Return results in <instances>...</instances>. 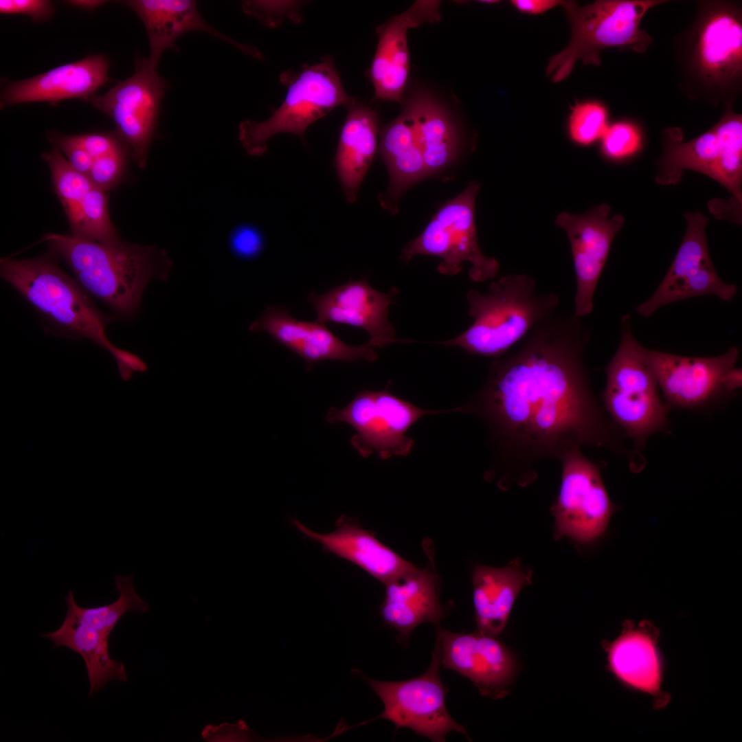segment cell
Masks as SVG:
<instances>
[{"instance_id": "484cf974", "label": "cell", "mask_w": 742, "mask_h": 742, "mask_svg": "<svg viewBox=\"0 0 742 742\" xmlns=\"http://www.w3.org/2000/svg\"><path fill=\"white\" fill-rule=\"evenodd\" d=\"M121 3L131 8L143 23L150 47L148 58L157 65L164 52L177 48L175 41L178 38L190 32L208 34L248 55L261 58L256 48L234 41L207 23L199 13L195 1L128 0Z\"/></svg>"}, {"instance_id": "ffe728a7", "label": "cell", "mask_w": 742, "mask_h": 742, "mask_svg": "<svg viewBox=\"0 0 742 742\" xmlns=\"http://www.w3.org/2000/svg\"><path fill=\"white\" fill-rule=\"evenodd\" d=\"M423 548L427 556L424 567L414 565L384 584L380 614L386 625L397 631L401 640L407 639L421 624L440 626L446 613L440 600V578L431 541L425 539Z\"/></svg>"}, {"instance_id": "836d02e7", "label": "cell", "mask_w": 742, "mask_h": 742, "mask_svg": "<svg viewBox=\"0 0 742 742\" xmlns=\"http://www.w3.org/2000/svg\"><path fill=\"white\" fill-rule=\"evenodd\" d=\"M42 158L49 166L55 191L70 223L74 219L83 199L93 185L87 175L78 172L70 164L57 147L54 146L51 151L43 153Z\"/></svg>"}, {"instance_id": "d6a6232c", "label": "cell", "mask_w": 742, "mask_h": 742, "mask_svg": "<svg viewBox=\"0 0 742 742\" xmlns=\"http://www.w3.org/2000/svg\"><path fill=\"white\" fill-rule=\"evenodd\" d=\"M69 225L71 234L84 239L102 244L121 240L109 217L107 195L94 186L83 199Z\"/></svg>"}, {"instance_id": "74e56055", "label": "cell", "mask_w": 742, "mask_h": 742, "mask_svg": "<svg viewBox=\"0 0 742 742\" xmlns=\"http://www.w3.org/2000/svg\"><path fill=\"white\" fill-rule=\"evenodd\" d=\"M300 4L293 1H248L243 3V9L246 14L256 17L262 23L275 26L284 16L296 21L299 19L297 5Z\"/></svg>"}, {"instance_id": "83f0119b", "label": "cell", "mask_w": 742, "mask_h": 742, "mask_svg": "<svg viewBox=\"0 0 742 742\" xmlns=\"http://www.w3.org/2000/svg\"><path fill=\"white\" fill-rule=\"evenodd\" d=\"M347 108L334 166L346 200L354 203L376 153L378 115L356 99Z\"/></svg>"}, {"instance_id": "8d00e7d4", "label": "cell", "mask_w": 742, "mask_h": 742, "mask_svg": "<svg viewBox=\"0 0 742 742\" xmlns=\"http://www.w3.org/2000/svg\"><path fill=\"white\" fill-rule=\"evenodd\" d=\"M126 148L94 159L88 175L94 186L106 192L120 181L126 168Z\"/></svg>"}, {"instance_id": "f35d334b", "label": "cell", "mask_w": 742, "mask_h": 742, "mask_svg": "<svg viewBox=\"0 0 742 742\" xmlns=\"http://www.w3.org/2000/svg\"><path fill=\"white\" fill-rule=\"evenodd\" d=\"M47 138L65 155L68 161L76 170L88 177L94 159L74 139L73 135L51 131L47 134Z\"/></svg>"}, {"instance_id": "9a60e30c", "label": "cell", "mask_w": 742, "mask_h": 742, "mask_svg": "<svg viewBox=\"0 0 742 742\" xmlns=\"http://www.w3.org/2000/svg\"><path fill=\"white\" fill-rule=\"evenodd\" d=\"M687 228L667 273L653 293L636 312L648 318L660 308L688 298L712 295L730 302L738 289L723 281L711 260L706 240L708 218L699 212L685 213Z\"/></svg>"}, {"instance_id": "5b68a950", "label": "cell", "mask_w": 742, "mask_h": 742, "mask_svg": "<svg viewBox=\"0 0 742 742\" xmlns=\"http://www.w3.org/2000/svg\"><path fill=\"white\" fill-rule=\"evenodd\" d=\"M620 329V344L605 368L601 399L610 419L641 453L650 436L667 429L670 409L642 357L630 315L621 318Z\"/></svg>"}, {"instance_id": "52a82bcc", "label": "cell", "mask_w": 742, "mask_h": 742, "mask_svg": "<svg viewBox=\"0 0 742 742\" xmlns=\"http://www.w3.org/2000/svg\"><path fill=\"white\" fill-rule=\"evenodd\" d=\"M284 100L263 122L246 120L238 127V139L247 153L260 156L267 150V142L280 133L304 138L307 128L339 106H348L355 98L344 90L333 58L328 55L314 65H304L290 76Z\"/></svg>"}, {"instance_id": "ee69618b", "label": "cell", "mask_w": 742, "mask_h": 742, "mask_svg": "<svg viewBox=\"0 0 742 742\" xmlns=\"http://www.w3.org/2000/svg\"><path fill=\"white\" fill-rule=\"evenodd\" d=\"M65 2L70 5L79 9L92 10L105 3L106 1L101 0H71Z\"/></svg>"}, {"instance_id": "8992f818", "label": "cell", "mask_w": 742, "mask_h": 742, "mask_svg": "<svg viewBox=\"0 0 742 742\" xmlns=\"http://www.w3.org/2000/svg\"><path fill=\"white\" fill-rule=\"evenodd\" d=\"M663 0H599L583 6L563 1L572 27L567 45L552 56L546 74L554 82L567 78L575 63L598 65L599 53L609 47L644 52L651 36L640 27L644 14Z\"/></svg>"}, {"instance_id": "2e32d148", "label": "cell", "mask_w": 742, "mask_h": 742, "mask_svg": "<svg viewBox=\"0 0 742 742\" xmlns=\"http://www.w3.org/2000/svg\"><path fill=\"white\" fill-rule=\"evenodd\" d=\"M609 212L605 203L578 215L562 212L556 219L570 243L576 280L573 313L580 318L593 311L598 280L613 240L625 223L622 215L609 217Z\"/></svg>"}, {"instance_id": "ba28073f", "label": "cell", "mask_w": 742, "mask_h": 742, "mask_svg": "<svg viewBox=\"0 0 742 742\" xmlns=\"http://www.w3.org/2000/svg\"><path fill=\"white\" fill-rule=\"evenodd\" d=\"M479 188L478 183L471 181L464 190L442 205L423 232L403 248L401 258L405 262L417 255L440 258L438 271L449 276L460 273L462 264L469 262L471 280L484 282L495 278L499 263L482 254L476 236L475 204Z\"/></svg>"}, {"instance_id": "e0dca14e", "label": "cell", "mask_w": 742, "mask_h": 742, "mask_svg": "<svg viewBox=\"0 0 742 742\" xmlns=\"http://www.w3.org/2000/svg\"><path fill=\"white\" fill-rule=\"evenodd\" d=\"M691 63L705 86L728 89L742 74V21L738 8L712 3L703 14L695 34Z\"/></svg>"}, {"instance_id": "9c48e42d", "label": "cell", "mask_w": 742, "mask_h": 742, "mask_svg": "<svg viewBox=\"0 0 742 742\" xmlns=\"http://www.w3.org/2000/svg\"><path fill=\"white\" fill-rule=\"evenodd\" d=\"M389 384L382 390H362L344 407H330L326 414L330 423H346L356 434L351 444L362 457L376 453L381 459L406 456L414 440L406 435L420 418L428 414L452 412L427 410L392 394Z\"/></svg>"}, {"instance_id": "4fadbf2b", "label": "cell", "mask_w": 742, "mask_h": 742, "mask_svg": "<svg viewBox=\"0 0 742 742\" xmlns=\"http://www.w3.org/2000/svg\"><path fill=\"white\" fill-rule=\"evenodd\" d=\"M158 65L137 58L134 74L101 95L87 100L114 122L117 135L126 145L137 166L144 168L154 137L167 81L157 71Z\"/></svg>"}, {"instance_id": "7c38bea8", "label": "cell", "mask_w": 742, "mask_h": 742, "mask_svg": "<svg viewBox=\"0 0 742 742\" xmlns=\"http://www.w3.org/2000/svg\"><path fill=\"white\" fill-rule=\"evenodd\" d=\"M641 352L670 409L706 408L733 394L728 377L739 357L735 346L715 357L681 356L642 346Z\"/></svg>"}, {"instance_id": "5bb4252c", "label": "cell", "mask_w": 742, "mask_h": 742, "mask_svg": "<svg viewBox=\"0 0 742 742\" xmlns=\"http://www.w3.org/2000/svg\"><path fill=\"white\" fill-rule=\"evenodd\" d=\"M559 460L561 483L552 508L557 532L579 542H591L604 532L615 510L600 466L578 447L565 452Z\"/></svg>"}, {"instance_id": "7402d4cb", "label": "cell", "mask_w": 742, "mask_h": 742, "mask_svg": "<svg viewBox=\"0 0 742 742\" xmlns=\"http://www.w3.org/2000/svg\"><path fill=\"white\" fill-rule=\"evenodd\" d=\"M440 4V1H416L407 10L376 28L378 45L368 71L375 98L402 102L409 65L407 30L425 23L439 21Z\"/></svg>"}, {"instance_id": "d6986e66", "label": "cell", "mask_w": 742, "mask_h": 742, "mask_svg": "<svg viewBox=\"0 0 742 742\" xmlns=\"http://www.w3.org/2000/svg\"><path fill=\"white\" fill-rule=\"evenodd\" d=\"M398 290L387 293L372 288L366 279L349 281L324 294L311 293L307 297L317 313L316 321L361 328L370 335L366 343L382 348L396 341V330L388 321V309Z\"/></svg>"}, {"instance_id": "603a6c76", "label": "cell", "mask_w": 742, "mask_h": 742, "mask_svg": "<svg viewBox=\"0 0 742 742\" xmlns=\"http://www.w3.org/2000/svg\"><path fill=\"white\" fill-rule=\"evenodd\" d=\"M252 332L265 331L276 341L296 353L311 369L323 360L347 362L364 359L374 362L378 355L366 343L352 346L344 343L324 324L304 322L292 317L281 306H269L249 326Z\"/></svg>"}, {"instance_id": "b9f144b4", "label": "cell", "mask_w": 742, "mask_h": 742, "mask_svg": "<svg viewBox=\"0 0 742 742\" xmlns=\"http://www.w3.org/2000/svg\"><path fill=\"white\" fill-rule=\"evenodd\" d=\"M263 240L260 232L249 226L237 229L232 235L230 245L232 251L240 258H251L262 249Z\"/></svg>"}, {"instance_id": "44dd1931", "label": "cell", "mask_w": 742, "mask_h": 742, "mask_svg": "<svg viewBox=\"0 0 742 742\" xmlns=\"http://www.w3.org/2000/svg\"><path fill=\"white\" fill-rule=\"evenodd\" d=\"M605 646L609 668L622 684L652 697L657 707L667 704L659 633L651 622L626 621L620 633Z\"/></svg>"}, {"instance_id": "f546056e", "label": "cell", "mask_w": 742, "mask_h": 742, "mask_svg": "<svg viewBox=\"0 0 742 742\" xmlns=\"http://www.w3.org/2000/svg\"><path fill=\"white\" fill-rule=\"evenodd\" d=\"M379 149L390 176L389 187L381 203L394 211L403 192L428 176L412 126L403 111L381 129Z\"/></svg>"}, {"instance_id": "ab89813d", "label": "cell", "mask_w": 742, "mask_h": 742, "mask_svg": "<svg viewBox=\"0 0 742 742\" xmlns=\"http://www.w3.org/2000/svg\"><path fill=\"white\" fill-rule=\"evenodd\" d=\"M54 12L53 3L46 0H1L2 14H19L30 16L34 21H46Z\"/></svg>"}, {"instance_id": "6da1fadb", "label": "cell", "mask_w": 742, "mask_h": 742, "mask_svg": "<svg viewBox=\"0 0 742 742\" xmlns=\"http://www.w3.org/2000/svg\"><path fill=\"white\" fill-rule=\"evenodd\" d=\"M589 330L572 314L553 315L535 326L513 354L493 359L482 387L456 412L486 425L494 472L525 484L536 464L592 446L640 466L621 431L594 396L584 362Z\"/></svg>"}, {"instance_id": "cb8c5ba5", "label": "cell", "mask_w": 742, "mask_h": 742, "mask_svg": "<svg viewBox=\"0 0 742 742\" xmlns=\"http://www.w3.org/2000/svg\"><path fill=\"white\" fill-rule=\"evenodd\" d=\"M109 61L102 54L63 65L4 87L1 109L30 102L58 103L63 100H88L109 81Z\"/></svg>"}, {"instance_id": "8fae6325", "label": "cell", "mask_w": 742, "mask_h": 742, "mask_svg": "<svg viewBox=\"0 0 742 742\" xmlns=\"http://www.w3.org/2000/svg\"><path fill=\"white\" fill-rule=\"evenodd\" d=\"M669 134L656 181L677 182L684 170H694L718 181L741 206L742 118L728 110L712 128L686 142Z\"/></svg>"}, {"instance_id": "60d3db41", "label": "cell", "mask_w": 742, "mask_h": 742, "mask_svg": "<svg viewBox=\"0 0 742 742\" xmlns=\"http://www.w3.org/2000/svg\"><path fill=\"white\" fill-rule=\"evenodd\" d=\"M73 137L93 159L127 147L117 135L95 133L75 135Z\"/></svg>"}, {"instance_id": "d4e9b609", "label": "cell", "mask_w": 742, "mask_h": 742, "mask_svg": "<svg viewBox=\"0 0 742 742\" xmlns=\"http://www.w3.org/2000/svg\"><path fill=\"white\" fill-rule=\"evenodd\" d=\"M292 523L306 537L321 544L325 552L354 563L383 585L414 566L356 519L346 515L340 517L335 522L337 528L326 534L313 531L296 519Z\"/></svg>"}, {"instance_id": "7bdbcfd3", "label": "cell", "mask_w": 742, "mask_h": 742, "mask_svg": "<svg viewBox=\"0 0 742 742\" xmlns=\"http://www.w3.org/2000/svg\"><path fill=\"white\" fill-rule=\"evenodd\" d=\"M511 3L520 12L527 14H541L561 5L563 1L558 0H513Z\"/></svg>"}, {"instance_id": "7a4b0ae2", "label": "cell", "mask_w": 742, "mask_h": 742, "mask_svg": "<svg viewBox=\"0 0 742 742\" xmlns=\"http://www.w3.org/2000/svg\"><path fill=\"white\" fill-rule=\"evenodd\" d=\"M42 240L90 296L127 318L139 313L147 284L167 280L172 266L164 249L122 240L102 244L73 234H47Z\"/></svg>"}, {"instance_id": "30bf717a", "label": "cell", "mask_w": 742, "mask_h": 742, "mask_svg": "<svg viewBox=\"0 0 742 742\" xmlns=\"http://www.w3.org/2000/svg\"><path fill=\"white\" fill-rule=\"evenodd\" d=\"M427 671L420 675L402 681H381L365 675L361 678L383 704L375 719L392 722L396 730L407 728L432 741L444 742L451 732L470 738L463 726L449 715L446 706L447 688L440 677V647L438 634Z\"/></svg>"}, {"instance_id": "e575fe53", "label": "cell", "mask_w": 742, "mask_h": 742, "mask_svg": "<svg viewBox=\"0 0 742 742\" xmlns=\"http://www.w3.org/2000/svg\"><path fill=\"white\" fill-rule=\"evenodd\" d=\"M607 120V111L600 103H578L569 117V135L577 144L589 146L602 138L608 127Z\"/></svg>"}, {"instance_id": "ac0fdd59", "label": "cell", "mask_w": 742, "mask_h": 742, "mask_svg": "<svg viewBox=\"0 0 742 742\" xmlns=\"http://www.w3.org/2000/svg\"><path fill=\"white\" fill-rule=\"evenodd\" d=\"M440 664L470 679L480 693L493 698L506 693L515 673L511 653L496 637L478 632L454 633L436 627Z\"/></svg>"}, {"instance_id": "f1b7e54d", "label": "cell", "mask_w": 742, "mask_h": 742, "mask_svg": "<svg viewBox=\"0 0 742 742\" xmlns=\"http://www.w3.org/2000/svg\"><path fill=\"white\" fill-rule=\"evenodd\" d=\"M403 111L412 126L428 175L449 166L458 151L459 137L445 107L429 93L418 91L409 98Z\"/></svg>"}, {"instance_id": "d590c367", "label": "cell", "mask_w": 742, "mask_h": 742, "mask_svg": "<svg viewBox=\"0 0 742 742\" xmlns=\"http://www.w3.org/2000/svg\"><path fill=\"white\" fill-rule=\"evenodd\" d=\"M603 153L612 160H621L637 153L641 146L639 129L627 122H619L608 126L601 138Z\"/></svg>"}, {"instance_id": "f6af8a7d", "label": "cell", "mask_w": 742, "mask_h": 742, "mask_svg": "<svg viewBox=\"0 0 742 742\" xmlns=\"http://www.w3.org/2000/svg\"><path fill=\"white\" fill-rule=\"evenodd\" d=\"M482 2H484V3L488 2V3H495V2H497V1H482Z\"/></svg>"}, {"instance_id": "4dcf8cb0", "label": "cell", "mask_w": 742, "mask_h": 742, "mask_svg": "<svg viewBox=\"0 0 742 742\" xmlns=\"http://www.w3.org/2000/svg\"><path fill=\"white\" fill-rule=\"evenodd\" d=\"M41 636L52 641L54 647H67L81 656L89 681V697L102 690L111 681L126 682L124 664L109 655V636L86 627L67 615L57 629L42 633Z\"/></svg>"}, {"instance_id": "277c9868", "label": "cell", "mask_w": 742, "mask_h": 742, "mask_svg": "<svg viewBox=\"0 0 742 742\" xmlns=\"http://www.w3.org/2000/svg\"><path fill=\"white\" fill-rule=\"evenodd\" d=\"M466 300L469 315L473 319L471 326L453 339L435 344L458 346L470 355L493 359L554 315L559 304L555 293L537 292L535 280L523 273L491 282L485 294L471 290Z\"/></svg>"}, {"instance_id": "4316f807", "label": "cell", "mask_w": 742, "mask_h": 742, "mask_svg": "<svg viewBox=\"0 0 742 742\" xmlns=\"http://www.w3.org/2000/svg\"><path fill=\"white\" fill-rule=\"evenodd\" d=\"M531 576L518 559L503 567H475L473 604L478 632L493 637L502 632L518 594L530 582Z\"/></svg>"}, {"instance_id": "1f68e13d", "label": "cell", "mask_w": 742, "mask_h": 742, "mask_svg": "<svg viewBox=\"0 0 742 742\" xmlns=\"http://www.w3.org/2000/svg\"><path fill=\"white\" fill-rule=\"evenodd\" d=\"M115 585L119 593V596L115 601L91 607L78 605L74 593L69 591L65 598L67 605L66 615L86 627L110 636L115 627L126 612L135 611L144 614L148 611V604L135 589L133 574L126 576L116 574Z\"/></svg>"}, {"instance_id": "3957f363", "label": "cell", "mask_w": 742, "mask_h": 742, "mask_svg": "<svg viewBox=\"0 0 742 742\" xmlns=\"http://www.w3.org/2000/svg\"><path fill=\"white\" fill-rule=\"evenodd\" d=\"M54 256L1 258V278L63 335L88 339L107 350L118 367H128L135 354L112 344L105 330L114 316L101 312L76 280L59 267Z\"/></svg>"}]
</instances>
